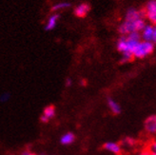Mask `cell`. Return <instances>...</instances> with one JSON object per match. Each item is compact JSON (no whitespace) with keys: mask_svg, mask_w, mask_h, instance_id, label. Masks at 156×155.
I'll use <instances>...</instances> for the list:
<instances>
[{"mask_svg":"<svg viewBox=\"0 0 156 155\" xmlns=\"http://www.w3.org/2000/svg\"><path fill=\"white\" fill-rule=\"evenodd\" d=\"M71 6H72V4L71 3H68V2L58 3V4L54 5L51 8V12H55V11H58V10H61V9H66V8H69Z\"/></svg>","mask_w":156,"mask_h":155,"instance_id":"5bb4252c","label":"cell"},{"mask_svg":"<svg viewBox=\"0 0 156 155\" xmlns=\"http://www.w3.org/2000/svg\"><path fill=\"white\" fill-rule=\"evenodd\" d=\"M59 18V14H52L49 17L48 22L45 26V30H51L55 28L56 24H57V20Z\"/></svg>","mask_w":156,"mask_h":155,"instance_id":"9c48e42d","label":"cell"},{"mask_svg":"<svg viewBox=\"0 0 156 155\" xmlns=\"http://www.w3.org/2000/svg\"><path fill=\"white\" fill-rule=\"evenodd\" d=\"M118 30H119V33L122 35H128L130 33L136 32V29H135V21L130 22V21H126V20H125V22H123L122 24L119 26Z\"/></svg>","mask_w":156,"mask_h":155,"instance_id":"277c9868","label":"cell"},{"mask_svg":"<svg viewBox=\"0 0 156 155\" xmlns=\"http://www.w3.org/2000/svg\"><path fill=\"white\" fill-rule=\"evenodd\" d=\"M151 43H153L154 45H156V25H154V29H153V35H152V40Z\"/></svg>","mask_w":156,"mask_h":155,"instance_id":"e0dca14e","label":"cell"},{"mask_svg":"<svg viewBox=\"0 0 156 155\" xmlns=\"http://www.w3.org/2000/svg\"><path fill=\"white\" fill-rule=\"evenodd\" d=\"M108 107H110V110L112 113L119 114L121 112V107L118 103L115 101V100H113L112 98H108Z\"/></svg>","mask_w":156,"mask_h":155,"instance_id":"30bf717a","label":"cell"},{"mask_svg":"<svg viewBox=\"0 0 156 155\" xmlns=\"http://www.w3.org/2000/svg\"><path fill=\"white\" fill-rule=\"evenodd\" d=\"M145 129L147 130V132L151 134L156 133V115L150 116L145 121Z\"/></svg>","mask_w":156,"mask_h":155,"instance_id":"5b68a950","label":"cell"},{"mask_svg":"<svg viewBox=\"0 0 156 155\" xmlns=\"http://www.w3.org/2000/svg\"><path fill=\"white\" fill-rule=\"evenodd\" d=\"M74 140H75V136H74V134L72 133V132H68V133H65L63 136L61 137L60 142H61L62 145L67 146V145H71V144H73V143L74 142Z\"/></svg>","mask_w":156,"mask_h":155,"instance_id":"7c38bea8","label":"cell"},{"mask_svg":"<svg viewBox=\"0 0 156 155\" xmlns=\"http://www.w3.org/2000/svg\"><path fill=\"white\" fill-rule=\"evenodd\" d=\"M22 155H35L34 153H32V152H30V151H28V150H26V151H24L22 153Z\"/></svg>","mask_w":156,"mask_h":155,"instance_id":"44dd1931","label":"cell"},{"mask_svg":"<svg viewBox=\"0 0 156 155\" xmlns=\"http://www.w3.org/2000/svg\"><path fill=\"white\" fill-rule=\"evenodd\" d=\"M132 58H133L132 53L125 52V53H123V56L121 58V63H127V62H129Z\"/></svg>","mask_w":156,"mask_h":155,"instance_id":"9a60e30c","label":"cell"},{"mask_svg":"<svg viewBox=\"0 0 156 155\" xmlns=\"http://www.w3.org/2000/svg\"><path fill=\"white\" fill-rule=\"evenodd\" d=\"M40 121L42 122V123H48L49 122V119L46 117V116H44L43 114L41 115V117H40Z\"/></svg>","mask_w":156,"mask_h":155,"instance_id":"d6986e66","label":"cell"},{"mask_svg":"<svg viewBox=\"0 0 156 155\" xmlns=\"http://www.w3.org/2000/svg\"><path fill=\"white\" fill-rule=\"evenodd\" d=\"M149 155H156V151H155V150H151V151L149 153Z\"/></svg>","mask_w":156,"mask_h":155,"instance_id":"603a6c76","label":"cell"},{"mask_svg":"<svg viewBox=\"0 0 156 155\" xmlns=\"http://www.w3.org/2000/svg\"><path fill=\"white\" fill-rule=\"evenodd\" d=\"M153 25H146L145 28L142 30L141 38H143V41L147 42H151L152 40V35H153Z\"/></svg>","mask_w":156,"mask_h":155,"instance_id":"52a82bcc","label":"cell"},{"mask_svg":"<svg viewBox=\"0 0 156 155\" xmlns=\"http://www.w3.org/2000/svg\"><path fill=\"white\" fill-rule=\"evenodd\" d=\"M154 51V44L151 42L140 41L134 51L132 52V55L135 58H145L147 55L151 54Z\"/></svg>","mask_w":156,"mask_h":155,"instance_id":"6da1fadb","label":"cell"},{"mask_svg":"<svg viewBox=\"0 0 156 155\" xmlns=\"http://www.w3.org/2000/svg\"><path fill=\"white\" fill-rule=\"evenodd\" d=\"M151 150H155V151H156V142L152 144V146H151Z\"/></svg>","mask_w":156,"mask_h":155,"instance_id":"7402d4cb","label":"cell"},{"mask_svg":"<svg viewBox=\"0 0 156 155\" xmlns=\"http://www.w3.org/2000/svg\"><path fill=\"white\" fill-rule=\"evenodd\" d=\"M146 16L153 25H156V0H151L146 6Z\"/></svg>","mask_w":156,"mask_h":155,"instance_id":"7a4b0ae2","label":"cell"},{"mask_svg":"<svg viewBox=\"0 0 156 155\" xmlns=\"http://www.w3.org/2000/svg\"><path fill=\"white\" fill-rule=\"evenodd\" d=\"M90 11V6L88 3H82L74 9V14L77 17H85Z\"/></svg>","mask_w":156,"mask_h":155,"instance_id":"8992f818","label":"cell"},{"mask_svg":"<svg viewBox=\"0 0 156 155\" xmlns=\"http://www.w3.org/2000/svg\"><path fill=\"white\" fill-rule=\"evenodd\" d=\"M72 79L71 78H68L67 80H66V87H71L72 86Z\"/></svg>","mask_w":156,"mask_h":155,"instance_id":"ffe728a7","label":"cell"},{"mask_svg":"<svg viewBox=\"0 0 156 155\" xmlns=\"http://www.w3.org/2000/svg\"><path fill=\"white\" fill-rule=\"evenodd\" d=\"M9 98H10V95H9V94H7V93H5V94H3V95L1 96L0 100H1L2 102H7L8 100H9Z\"/></svg>","mask_w":156,"mask_h":155,"instance_id":"ac0fdd59","label":"cell"},{"mask_svg":"<svg viewBox=\"0 0 156 155\" xmlns=\"http://www.w3.org/2000/svg\"><path fill=\"white\" fill-rule=\"evenodd\" d=\"M122 143L126 146H132L135 144V140H133L132 138H125Z\"/></svg>","mask_w":156,"mask_h":155,"instance_id":"2e32d148","label":"cell"},{"mask_svg":"<svg viewBox=\"0 0 156 155\" xmlns=\"http://www.w3.org/2000/svg\"><path fill=\"white\" fill-rule=\"evenodd\" d=\"M144 16H146V11H137L135 9H130L128 10L127 13H126V21H130V22H133L136 21L138 19H143Z\"/></svg>","mask_w":156,"mask_h":155,"instance_id":"3957f363","label":"cell"},{"mask_svg":"<svg viewBox=\"0 0 156 155\" xmlns=\"http://www.w3.org/2000/svg\"><path fill=\"white\" fill-rule=\"evenodd\" d=\"M43 115L46 116L47 118L49 120L53 118L54 116H55V107L52 105H50V106H47L45 108H44V111H43Z\"/></svg>","mask_w":156,"mask_h":155,"instance_id":"4fadbf2b","label":"cell"},{"mask_svg":"<svg viewBox=\"0 0 156 155\" xmlns=\"http://www.w3.org/2000/svg\"><path fill=\"white\" fill-rule=\"evenodd\" d=\"M117 50H118L120 52L122 53H125L127 52V38H126V35H122L119 40L117 41Z\"/></svg>","mask_w":156,"mask_h":155,"instance_id":"8fae6325","label":"cell"},{"mask_svg":"<svg viewBox=\"0 0 156 155\" xmlns=\"http://www.w3.org/2000/svg\"><path fill=\"white\" fill-rule=\"evenodd\" d=\"M104 149L114 154H119L121 152V146L115 142H108L104 145Z\"/></svg>","mask_w":156,"mask_h":155,"instance_id":"ba28073f","label":"cell"},{"mask_svg":"<svg viewBox=\"0 0 156 155\" xmlns=\"http://www.w3.org/2000/svg\"><path fill=\"white\" fill-rule=\"evenodd\" d=\"M139 155H149V153H147V152H142V153H140Z\"/></svg>","mask_w":156,"mask_h":155,"instance_id":"cb8c5ba5","label":"cell"}]
</instances>
